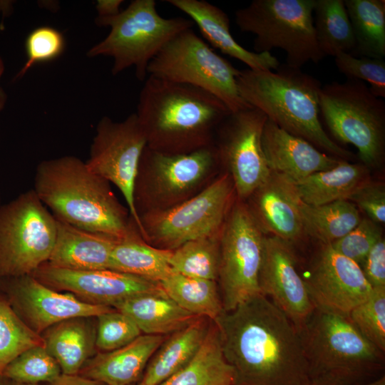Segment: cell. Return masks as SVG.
<instances>
[{"instance_id":"6da1fadb","label":"cell","mask_w":385,"mask_h":385,"mask_svg":"<svg viewBox=\"0 0 385 385\" xmlns=\"http://www.w3.org/2000/svg\"><path fill=\"white\" fill-rule=\"evenodd\" d=\"M226 361L240 385H308L309 366L299 332L258 294L213 320Z\"/></svg>"},{"instance_id":"7a4b0ae2","label":"cell","mask_w":385,"mask_h":385,"mask_svg":"<svg viewBox=\"0 0 385 385\" xmlns=\"http://www.w3.org/2000/svg\"><path fill=\"white\" fill-rule=\"evenodd\" d=\"M34 190L56 220L70 225L118 241L140 234L110 183L78 157L41 161L36 169Z\"/></svg>"},{"instance_id":"3957f363","label":"cell","mask_w":385,"mask_h":385,"mask_svg":"<svg viewBox=\"0 0 385 385\" xmlns=\"http://www.w3.org/2000/svg\"><path fill=\"white\" fill-rule=\"evenodd\" d=\"M230 113L206 91L148 76L135 114L148 148L179 154L212 145L218 126Z\"/></svg>"},{"instance_id":"277c9868","label":"cell","mask_w":385,"mask_h":385,"mask_svg":"<svg viewBox=\"0 0 385 385\" xmlns=\"http://www.w3.org/2000/svg\"><path fill=\"white\" fill-rule=\"evenodd\" d=\"M238 91L250 106L288 133L342 160L354 155L334 142L319 119L320 81L287 65L273 71L246 68L237 76Z\"/></svg>"},{"instance_id":"5b68a950","label":"cell","mask_w":385,"mask_h":385,"mask_svg":"<svg viewBox=\"0 0 385 385\" xmlns=\"http://www.w3.org/2000/svg\"><path fill=\"white\" fill-rule=\"evenodd\" d=\"M297 331L311 380L356 385L384 368V352L360 333L349 315L316 307Z\"/></svg>"},{"instance_id":"8992f818","label":"cell","mask_w":385,"mask_h":385,"mask_svg":"<svg viewBox=\"0 0 385 385\" xmlns=\"http://www.w3.org/2000/svg\"><path fill=\"white\" fill-rule=\"evenodd\" d=\"M193 24L183 17H162L155 0H134L119 14L103 22L101 26H109L111 31L87 55L112 57L113 75L134 67L136 78L143 81L157 53L175 35L191 29Z\"/></svg>"},{"instance_id":"52a82bcc","label":"cell","mask_w":385,"mask_h":385,"mask_svg":"<svg viewBox=\"0 0 385 385\" xmlns=\"http://www.w3.org/2000/svg\"><path fill=\"white\" fill-rule=\"evenodd\" d=\"M319 113L335 138L351 144L366 168L379 167L384 155L385 103L363 81L347 78L322 86Z\"/></svg>"},{"instance_id":"ba28073f","label":"cell","mask_w":385,"mask_h":385,"mask_svg":"<svg viewBox=\"0 0 385 385\" xmlns=\"http://www.w3.org/2000/svg\"><path fill=\"white\" fill-rule=\"evenodd\" d=\"M315 1L254 0L236 11L235 21L242 31L255 35V52L280 48L286 52V65L301 68L324 58L314 26Z\"/></svg>"},{"instance_id":"9c48e42d","label":"cell","mask_w":385,"mask_h":385,"mask_svg":"<svg viewBox=\"0 0 385 385\" xmlns=\"http://www.w3.org/2000/svg\"><path fill=\"white\" fill-rule=\"evenodd\" d=\"M239 71L192 28L170 40L152 59L147 69L148 76L188 84L210 93L231 113L250 107L238 91Z\"/></svg>"},{"instance_id":"30bf717a","label":"cell","mask_w":385,"mask_h":385,"mask_svg":"<svg viewBox=\"0 0 385 385\" xmlns=\"http://www.w3.org/2000/svg\"><path fill=\"white\" fill-rule=\"evenodd\" d=\"M235 191L229 173L172 207L139 215L142 238L157 248L174 250L184 243L220 234Z\"/></svg>"},{"instance_id":"8fae6325","label":"cell","mask_w":385,"mask_h":385,"mask_svg":"<svg viewBox=\"0 0 385 385\" xmlns=\"http://www.w3.org/2000/svg\"><path fill=\"white\" fill-rule=\"evenodd\" d=\"M57 221L34 189L0 206V277L32 274L47 262Z\"/></svg>"},{"instance_id":"7c38bea8","label":"cell","mask_w":385,"mask_h":385,"mask_svg":"<svg viewBox=\"0 0 385 385\" xmlns=\"http://www.w3.org/2000/svg\"><path fill=\"white\" fill-rule=\"evenodd\" d=\"M220 163L214 143L179 154L163 153L146 146L140 160L133 192L138 217L188 199Z\"/></svg>"},{"instance_id":"4fadbf2b","label":"cell","mask_w":385,"mask_h":385,"mask_svg":"<svg viewBox=\"0 0 385 385\" xmlns=\"http://www.w3.org/2000/svg\"><path fill=\"white\" fill-rule=\"evenodd\" d=\"M265 237L247 204L237 201L230 207L220 236L217 281L224 311H231L260 294Z\"/></svg>"},{"instance_id":"5bb4252c","label":"cell","mask_w":385,"mask_h":385,"mask_svg":"<svg viewBox=\"0 0 385 385\" xmlns=\"http://www.w3.org/2000/svg\"><path fill=\"white\" fill-rule=\"evenodd\" d=\"M146 146V138L135 113L120 122L104 116L97 125L89 158L86 162L92 173L120 190L141 237L143 230L135 209L133 192L140 160Z\"/></svg>"},{"instance_id":"9a60e30c","label":"cell","mask_w":385,"mask_h":385,"mask_svg":"<svg viewBox=\"0 0 385 385\" xmlns=\"http://www.w3.org/2000/svg\"><path fill=\"white\" fill-rule=\"evenodd\" d=\"M267 119L252 106L230 113L218 126L214 142L220 163L230 174L240 200H247L269 177L270 170L262 145Z\"/></svg>"},{"instance_id":"2e32d148","label":"cell","mask_w":385,"mask_h":385,"mask_svg":"<svg viewBox=\"0 0 385 385\" xmlns=\"http://www.w3.org/2000/svg\"><path fill=\"white\" fill-rule=\"evenodd\" d=\"M0 292L22 321L41 334L52 325L78 317H93L114 308L86 303L55 290L31 274L0 277Z\"/></svg>"},{"instance_id":"e0dca14e","label":"cell","mask_w":385,"mask_h":385,"mask_svg":"<svg viewBox=\"0 0 385 385\" xmlns=\"http://www.w3.org/2000/svg\"><path fill=\"white\" fill-rule=\"evenodd\" d=\"M302 277L316 307L345 315L373 292L360 266L330 245L320 244Z\"/></svg>"},{"instance_id":"ac0fdd59","label":"cell","mask_w":385,"mask_h":385,"mask_svg":"<svg viewBox=\"0 0 385 385\" xmlns=\"http://www.w3.org/2000/svg\"><path fill=\"white\" fill-rule=\"evenodd\" d=\"M31 274L55 290L94 305L113 307L137 295L165 294L159 282L112 270H72L45 262Z\"/></svg>"},{"instance_id":"d6986e66","label":"cell","mask_w":385,"mask_h":385,"mask_svg":"<svg viewBox=\"0 0 385 385\" xmlns=\"http://www.w3.org/2000/svg\"><path fill=\"white\" fill-rule=\"evenodd\" d=\"M259 285L260 294L283 312L297 329L316 307L298 271L292 244L280 238L265 237Z\"/></svg>"},{"instance_id":"ffe728a7","label":"cell","mask_w":385,"mask_h":385,"mask_svg":"<svg viewBox=\"0 0 385 385\" xmlns=\"http://www.w3.org/2000/svg\"><path fill=\"white\" fill-rule=\"evenodd\" d=\"M294 182L271 171L267 180L247 198V207L262 231L289 243L305 234L298 210Z\"/></svg>"},{"instance_id":"44dd1931","label":"cell","mask_w":385,"mask_h":385,"mask_svg":"<svg viewBox=\"0 0 385 385\" xmlns=\"http://www.w3.org/2000/svg\"><path fill=\"white\" fill-rule=\"evenodd\" d=\"M262 145L270 170L294 183L314 173L331 169L342 160L321 152L268 118L262 131Z\"/></svg>"},{"instance_id":"7402d4cb","label":"cell","mask_w":385,"mask_h":385,"mask_svg":"<svg viewBox=\"0 0 385 385\" xmlns=\"http://www.w3.org/2000/svg\"><path fill=\"white\" fill-rule=\"evenodd\" d=\"M186 14L203 37L222 53L237 59L254 70H276L279 63L271 52L256 53L242 47L230 30V19L219 7L205 0H166Z\"/></svg>"},{"instance_id":"603a6c76","label":"cell","mask_w":385,"mask_h":385,"mask_svg":"<svg viewBox=\"0 0 385 385\" xmlns=\"http://www.w3.org/2000/svg\"><path fill=\"white\" fill-rule=\"evenodd\" d=\"M166 337L141 334L121 348L98 352L78 374L106 385H128L140 378L151 356Z\"/></svg>"},{"instance_id":"cb8c5ba5","label":"cell","mask_w":385,"mask_h":385,"mask_svg":"<svg viewBox=\"0 0 385 385\" xmlns=\"http://www.w3.org/2000/svg\"><path fill=\"white\" fill-rule=\"evenodd\" d=\"M56 221V239L48 264L72 270H110L111 254L118 240Z\"/></svg>"},{"instance_id":"d4e9b609","label":"cell","mask_w":385,"mask_h":385,"mask_svg":"<svg viewBox=\"0 0 385 385\" xmlns=\"http://www.w3.org/2000/svg\"><path fill=\"white\" fill-rule=\"evenodd\" d=\"M78 317L56 323L41 335L63 374H78L96 354V319Z\"/></svg>"},{"instance_id":"484cf974","label":"cell","mask_w":385,"mask_h":385,"mask_svg":"<svg viewBox=\"0 0 385 385\" xmlns=\"http://www.w3.org/2000/svg\"><path fill=\"white\" fill-rule=\"evenodd\" d=\"M212 321L199 317L167 337L149 360L140 382L159 385L188 364L202 345Z\"/></svg>"},{"instance_id":"4316f807","label":"cell","mask_w":385,"mask_h":385,"mask_svg":"<svg viewBox=\"0 0 385 385\" xmlns=\"http://www.w3.org/2000/svg\"><path fill=\"white\" fill-rule=\"evenodd\" d=\"M113 308L128 316L145 334H171L201 317L180 307L166 294L137 295Z\"/></svg>"},{"instance_id":"83f0119b","label":"cell","mask_w":385,"mask_h":385,"mask_svg":"<svg viewBox=\"0 0 385 385\" xmlns=\"http://www.w3.org/2000/svg\"><path fill=\"white\" fill-rule=\"evenodd\" d=\"M368 168L362 163L340 160L334 168L314 173L294 183L300 200L311 205H321L347 200L361 183L367 180Z\"/></svg>"},{"instance_id":"f1b7e54d","label":"cell","mask_w":385,"mask_h":385,"mask_svg":"<svg viewBox=\"0 0 385 385\" xmlns=\"http://www.w3.org/2000/svg\"><path fill=\"white\" fill-rule=\"evenodd\" d=\"M233 368L226 361L213 321L197 354L182 369L159 385H234Z\"/></svg>"},{"instance_id":"f546056e","label":"cell","mask_w":385,"mask_h":385,"mask_svg":"<svg viewBox=\"0 0 385 385\" xmlns=\"http://www.w3.org/2000/svg\"><path fill=\"white\" fill-rule=\"evenodd\" d=\"M172 250L157 248L136 234L119 241L113 250L110 270L160 282L174 272Z\"/></svg>"},{"instance_id":"4dcf8cb0","label":"cell","mask_w":385,"mask_h":385,"mask_svg":"<svg viewBox=\"0 0 385 385\" xmlns=\"http://www.w3.org/2000/svg\"><path fill=\"white\" fill-rule=\"evenodd\" d=\"M297 205L305 234L320 244L330 245L339 240L361 220L357 207L348 200L311 205L299 198Z\"/></svg>"},{"instance_id":"1f68e13d","label":"cell","mask_w":385,"mask_h":385,"mask_svg":"<svg viewBox=\"0 0 385 385\" xmlns=\"http://www.w3.org/2000/svg\"><path fill=\"white\" fill-rule=\"evenodd\" d=\"M355 39L352 56H385V1L344 0Z\"/></svg>"},{"instance_id":"d6a6232c","label":"cell","mask_w":385,"mask_h":385,"mask_svg":"<svg viewBox=\"0 0 385 385\" xmlns=\"http://www.w3.org/2000/svg\"><path fill=\"white\" fill-rule=\"evenodd\" d=\"M160 284L170 299L196 316L213 321L224 311L217 281L173 272Z\"/></svg>"},{"instance_id":"836d02e7","label":"cell","mask_w":385,"mask_h":385,"mask_svg":"<svg viewBox=\"0 0 385 385\" xmlns=\"http://www.w3.org/2000/svg\"><path fill=\"white\" fill-rule=\"evenodd\" d=\"M314 26L323 56L351 53L355 39L344 0H316Z\"/></svg>"},{"instance_id":"e575fe53","label":"cell","mask_w":385,"mask_h":385,"mask_svg":"<svg viewBox=\"0 0 385 385\" xmlns=\"http://www.w3.org/2000/svg\"><path fill=\"white\" fill-rule=\"evenodd\" d=\"M220 236V233L193 240L172 250L170 265L173 271L190 277L217 281Z\"/></svg>"},{"instance_id":"d590c367","label":"cell","mask_w":385,"mask_h":385,"mask_svg":"<svg viewBox=\"0 0 385 385\" xmlns=\"http://www.w3.org/2000/svg\"><path fill=\"white\" fill-rule=\"evenodd\" d=\"M45 346L41 335L31 330L0 292V376L24 351Z\"/></svg>"},{"instance_id":"8d00e7d4","label":"cell","mask_w":385,"mask_h":385,"mask_svg":"<svg viewBox=\"0 0 385 385\" xmlns=\"http://www.w3.org/2000/svg\"><path fill=\"white\" fill-rule=\"evenodd\" d=\"M62 374L60 366L45 346L30 348L14 359L1 376L18 382L38 384L48 383Z\"/></svg>"},{"instance_id":"74e56055","label":"cell","mask_w":385,"mask_h":385,"mask_svg":"<svg viewBox=\"0 0 385 385\" xmlns=\"http://www.w3.org/2000/svg\"><path fill=\"white\" fill-rule=\"evenodd\" d=\"M349 317L360 333L380 351H385V288L373 289L369 297Z\"/></svg>"},{"instance_id":"f35d334b","label":"cell","mask_w":385,"mask_h":385,"mask_svg":"<svg viewBox=\"0 0 385 385\" xmlns=\"http://www.w3.org/2000/svg\"><path fill=\"white\" fill-rule=\"evenodd\" d=\"M141 333L128 316L115 309L96 317V347L99 352L121 348L134 341Z\"/></svg>"},{"instance_id":"ab89813d","label":"cell","mask_w":385,"mask_h":385,"mask_svg":"<svg viewBox=\"0 0 385 385\" xmlns=\"http://www.w3.org/2000/svg\"><path fill=\"white\" fill-rule=\"evenodd\" d=\"M338 70L347 78L370 84V91L376 97L385 98V62L384 59L356 57L342 52L334 56Z\"/></svg>"},{"instance_id":"60d3db41","label":"cell","mask_w":385,"mask_h":385,"mask_svg":"<svg viewBox=\"0 0 385 385\" xmlns=\"http://www.w3.org/2000/svg\"><path fill=\"white\" fill-rule=\"evenodd\" d=\"M65 46L63 35L53 27L43 26L31 31L25 42L27 60L15 79L21 78L35 64L50 61L60 56Z\"/></svg>"},{"instance_id":"b9f144b4","label":"cell","mask_w":385,"mask_h":385,"mask_svg":"<svg viewBox=\"0 0 385 385\" xmlns=\"http://www.w3.org/2000/svg\"><path fill=\"white\" fill-rule=\"evenodd\" d=\"M382 238L378 224L366 217L361 218L353 230L330 245L335 251L361 266L372 247Z\"/></svg>"},{"instance_id":"7bdbcfd3","label":"cell","mask_w":385,"mask_h":385,"mask_svg":"<svg viewBox=\"0 0 385 385\" xmlns=\"http://www.w3.org/2000/svg\"><path fill=\"white\" fill-rule=\"evenodd\" d=\"M376 223L385 222V188L382 183L366 180L347 199Z\"/></svg>"},{"instance_id":"ee69618b","label":"cell","mask_w":385,"mask_h":385,"mask_svg":"<svg viewBox=\"0 0 385 385\" xmlns=\"http://www.w3.org/2000/svg\"><path fill=\"white\" fill-rule=\"evenodd\" d=\"M373 289L385 288V242L381 239L370 250L360 266Z\"/></svg>"},{"instance_id":"f6af8a7d","label":"cell","mask_w":385,"mask_h":385,"mask_svg":"<svg viewBox=\"0 0 385 385\" xmlns=\"http://www.w3.org/2000/svg\"><path fill=\"white\" fill-rule=\"evenodd\" d=\"M123 0H98L96 3V10L98 16L96 19V23L101 26L104 21L113 18L121 11L120 10Z\"/></svg>"},{"instance_id":"bcb514c9","label":"cell","mask_w":385,"mask_h":385,"mask_svg":"<svg viewBox=\"0 0 385 385\" xmlns=\"http://www.w3.org/2000/svg\"><path fill=\"white\" fill-rule=\"evenodd\" d=\"M46 384V385H106L78 374L68 375L63 374H61L55 380Z\"/></svg>"},{"instance_id":"7dc6e473","label":"cell","mask_w":385,"mask_h":385,"mask_svg":"<svg viewBox=\"0 0 385 385\" xmlns=\"http://www.w3.org/2000/svg\"><path fill=\"white\" fill-rule=\"evenodd\" d=\"M5 68L3 59L0 57V78L4 73ZM7 100V95L3 88L0 87V111H2L5 106Z\"/></svg>"},{"instance_id":"c3c4849f","label":"cell","mask_w":385,"mask_h":385,"mask_svg":"<svg viewBox=\"0 0 385 385\" xmlns=\"http://www.w3.org/2000/svg\"><path fill=\"white\" fill-rule=\"evenodd\" d=\"M308 385H349L338 381L324 380V379H314L311 380Z\"/></svg>"},{"instance_id":"681fc988","label":"cell","mask_w":385,"mask_h":385,"mask_svg":"<svg viewBox=\"0 0 385 385\" xmlns=\"http://www.w3.org/2000/svg\"><path fill=\"white\" fill-rule=\"evenodd\" d=\"M0 385H38V384H30L21 383V382H18L14 380L8 379L3 376H0Z\"/></svg>"},{"instance_id":"f907efd6","label":"cell","mask_w":385,"mask_h":385,"mask_svg":"<svg viewBox=\"0 0 385 385\" xmlns=\"http://www.w3.org/2000/svg\"><path fill=\"white\" fill-rule=\"evenodd\" d=\"M356 385H385V376L383 375L368 382L361 383Z\"/></svg>"},{"instance_id":"816d5d0a","label":"cell","mask_w":385,"mask_h":385,"mask_svg":"<svg viewBox=\"0 0 385 385\" xmlns=\"http://www.w3.org/2000/svg\"><path fill=\"white\" fill-rule=\"evenodd\" d=\"M138 385H145L143 384H142L141 382H140Z\"/></svg>"},{"instance_id":"f5cc1de1","label":"cell","mask_w":385,"mask_h":385,"mask_svg":"<svg viewBox=\"0 0 385 385\" xmlns=\"http://www.w3.org/2000/svg\"><path fill=\"white\" fill-rule=\"evenodd\" d=\"M1 195H0V206H1Z\"/></svg>"},{"instance_id":"db71d44e","label":"cell","mask_w":385,"mask_h":385,"mask_svg":"<svg viewBox=\"0 0 385 385\" xmlns=\"http://www.w3.org/2000/svg\"><path fill=\"white\" fill-rule=\"evenodd\" d=\"M234 385H240V384H234Z\"/></svg>"},{"instance_id":"11a10c76","label":"cell","mask_w":385,"mask_h":385,"mask_svg":"<svg viewBox=\"0 0 385 385\" xmlns=\"http://www.w3.org/2000/svg\"><path fill=\"white\" fill-rule=\"evenodd\" d=\"M0 3H1V1H0Z\"/></svg>"}]
</instances>
